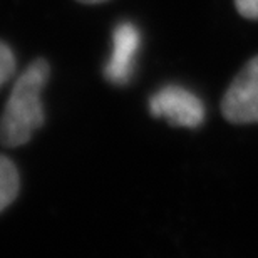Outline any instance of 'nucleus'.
Instances as JSON below:
<instances>
[{
  "instance_id": "8",
  "label": "nucleus",
  "mask_w": 258,
  "mask_h": 258,
  "mask_svg": "<svg viewBox=\"0 0 258 258\" xmlns=\"http://www.w3.org/2000/svg\"><path fill=\"white\" fill-rule=\"evenodd\" d=\"M81 4H101V2H107V0H77Z\"/></svg>"
},
{
  "instance_id": "3",
  "label": "nucleus",
  "mask_w": 258,
  "mask_h": 258,
  "mask_svg": "<svg viewBox=\"0 0 258 258\" xmlns=\"http://www.w3.org/2000/svg\"><path fill=\"white\" fill-rule=\"evenodd\" d=\"M154 117L166 119L171 126L198 127L205 119V106L193 92L179 86H166L149 99Z\"/></svg>"
},
{
  "instance_id": "1",
  "label": "nucleus",
  "mask_w": 258,
  "mask_h": 258,
  "mask_svg": "<svg viewBox=\"0 0 258 258\" xmlns=\"http://www.w3.org/2000/svg\"><path fill=\"white\" fill-rule=\"evenodd\" d=\"M50 66L45 59L29 64L10 92L0 116V144L19 148L27 144L45 122L42 91L49 81Z\"/></svg>"
},
{
  "instance_id": "2",
  "label": "nucleus",
  "mask_w": 258,
  "mask_h": 258,
  "mask_svg": "<svg viewBox=\"0 0 258 258\" xmlns=\"http://www.w3.org/2000/svg\"><path fill=\"white\" fill-rule=\"evenodd\" d=\"M220 107L223 117L231 124H258V55L235 76Z\"/></svg>"
},
{
  "instance_id": "6",
  "label": "nucleus",
  "mask_w": 258,
  "mask_h": 258,
  "mask_svg": "<svg viewBox=\"0 0 258 258\" xmlns=\"http://www.w3.org/2000/svg\"><path fill=\"white\" fill-rule=\"evenodd\" d=\"M15 71V55L7 44L0 42V87L12 77Z\"/></svg>"
},
{
  "instance_id": "5",
  "label": "nucleus",
  "mask_w": 258,
  "mask_h": 258,
  "mask_svg": "<svg viewBox=\"0 0 258 258\" xmlns=\"http://www.w3.org/2000/svg\"><path fill=\"white\" fill-rule=\"evenodd\" d=\"M20 191V174L12 159L0 154V213L10 206Z\"/></svg>"
},
{
  "instance_id": "4",
  "label": "nucleus",
  "mask_w": 258,
  "mask_h": 258,
  "mask_svg": "<svg viewBox=\"0 0 258 258\" xmlns=\"http://www.w3.org/2000/svg\"><path fill=\"white\" fill-rule=\"evenodd\" d=\"M139 49V32L134 24L122 22L114 29L112 34V54L107 60L104 76L116 86H122L131 79Z\"/></svg>"
},
{
  "instance_id": "7",
  "label": "nucleus",
  "mask_w": 258,
  "mask_h": 258,
  "mask_svg": "<svg viewBox=\"0 0 258 258\" xmlns=\"http://www.w3.org/2000/svg\"><path fill=\"white\" fill-rule=\"evenodd\" d=\"M235 5L245 19L258 20V0H235Z\"/></svg>"
}]
</instances>
